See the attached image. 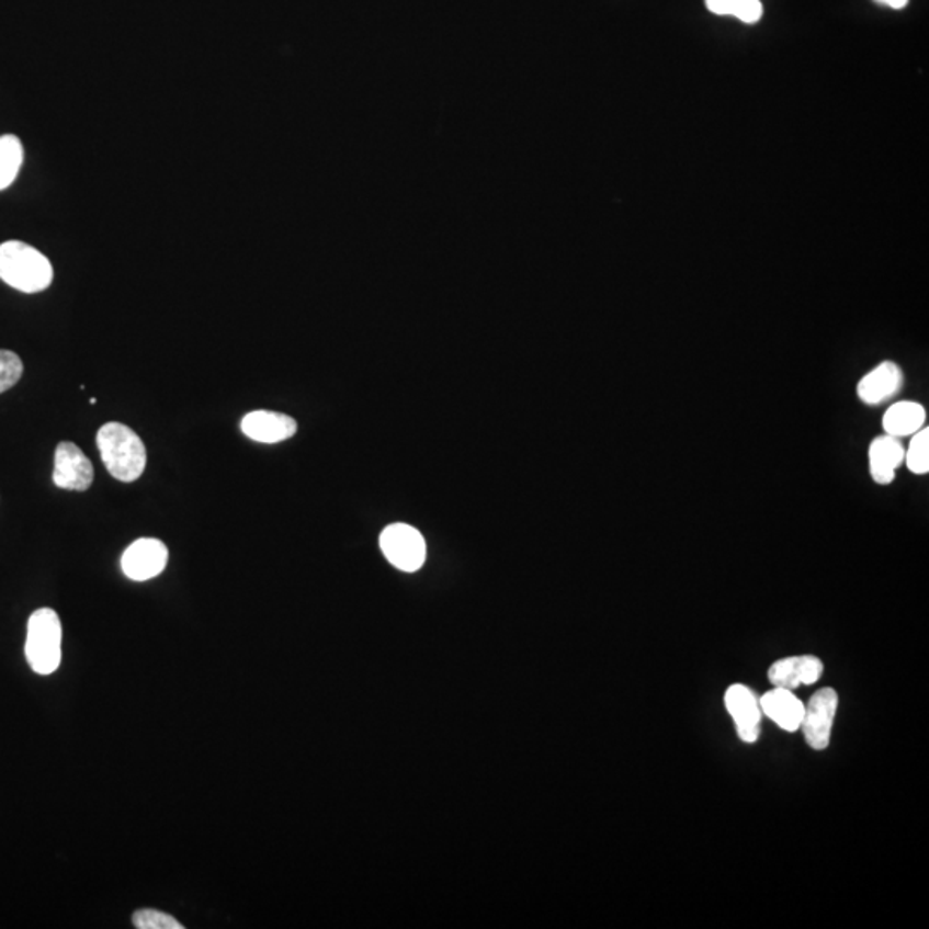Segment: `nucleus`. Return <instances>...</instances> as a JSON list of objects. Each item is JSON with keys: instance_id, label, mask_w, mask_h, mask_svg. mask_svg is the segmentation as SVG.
<instances>
[{"instance_id": "5", "label": "nucleus", "mask_w": 929, "mask_h": 929, "mask_svg": "<svg viewBox=\"0 0 929 929\" xmlns=\"http://www.w3.org/2000/svg\"><path fill=\"white\" fill-rule=\"evenodd\" d=\"M838 694L831 687L818 690L804 706L801 728L807 746L814 750H825L830 746L831 728L837 714Z\"/></svg>"}, {"instance_id": "3", "label": "nucleus", "mask_w": 929, "mask_h": 929, "mask_svg": "<svg viewBox=\"0 0 929 929\" xmlns=\"http://www.w3.org/2000/svg\"><path fill=\"white\" fill-rule=\"evenodd\" d=\"M63 626L59 616L50 608L36 610L30 616L26 635V659L30 668L38 675H50L59 668L63 658Z\"/></svg>"}, {"instance_id": "1", "label": "nucleus", "mask_w": 929, "mask_h": 929, "mask_svg": "<svg viewBox=\"0 0 929 929\" xmlns=\"http://www.w3.org/2000/svg\"><path fill=\"white\" fill-rule=\"evenodd\" d=\"M100 458L114 479L135 483L147 467V450L140 435L128 426L109 422L97 434Z\"/></svg>"}, {"instance_id": "13", "label": "nucleus", "mask_w": 929, "mask_h": 929, "mask_svg": "<svg viewBox=\"0 0 929 929\" xmlns=\"http://www.w3.org/2000/svg\"><path fill=\"white\" fill-rule=\"evenodd\" d=\"M904 458L906 450L898 443L897 438L886 434L874 439L870 447V471L874 483L882 486L894 483L895 472Z\"/></svg>"}, {"instance_id": "8", "label": "nucleus", "mask_w": 929, "mask_h": 929, "mask_svg": "<svg viewBox=\"0 0 929 929\" xmlns=\"http://www.w3.org/2000/svg\"><path fill=\"white\" fill-rule=\"evenodd\" d=\"M725 706L737 726L738 738L746 744L758 743L762 718L758 695L749 687L735 683L726 690Z\"/></svg>"}, {"instance_id": "17", "label": "nucleus", "mask_w": 929, "mask_h": 929, "mask_svg": "<svg viewBox=\"0 0 929 929\" xmlns=\"http://www.w3.org/2000/svg\"><path fill=\"white\" fill-rule=\"evenodd\" d=\"M907 467L913 474L926 475L929 472V429L922 427L921 431L913 434L909 450L906 451Z\"/></svg>"}, {"instance_id": "14", "label": "nucleus", "mask_w": 929, "mask_h": 929, "mask_svg": "<svg viewBox=\"0 0 929 929\" xmlns=\"http://www.w3.org/2000/svg\"><path fill=\"white\" fill-rule=\"evenodd\" d=\"M926 422V410L914 401L892 405L883 417V429L892 438H907L921 431Z\"/></svg>"}, {"instance_id": "11", "label": "nucleus", "mask_w": 929, "mask_h": 929, "mask_svg": "<svg viewBox=\"0 0 929 929\" xmlns=\"http://www.w3.org/2000/svg\"><path fill=\"white\" fill-rule=\"evenodd\" d=\"M762 714L773 720L782 730L794 734L801 728L804 718V704L794 694V690L778 689L774 687L759 699Z\"/></svg>"}, {"instance_id": "7", "label": "nucleus", "mask_w": 929, "mask_h": 929, "mask_svg": "<svg viewBox=\"0 0 929 929\" xmlns=\"http://www.w3.org/2000/svg\"><path fill=\"white\" fill-rule=\"evenodd\" d=\"M93 465L75 443H60L54 460V484L66 491H87L93 484Z\"/></svg>"}, {"instance_id": "15", "label": "nucleus", "mask_w": 929, "mask_h": 929, "mask_svg": "<svg viewBox=\"0 0 929 929\" xmlns=\"http://www.w3.org/2000/svg\"><path fill=\"white\" fill-rule=\"evenodd\" d=\"M23 144L14 135L0 138V192L11 186L23 166Z\"/></svg>"}, {"instance_id": "2", "label": "nucleus", "mask_w": 929, "mask_h": 929, "mask_svg": "<svg viewBox=\"0 0 929 929\" xmlns=\"http://www.w3.org/2000/svg\"><path fill=\"white\" fill-rule=\"evenodd\" d=\"M0 280L18 292L41 293L54 280L53 263L23 241L0 245Z\"/></svg>"}, {"instance_id": "4", "label": "nucleus", "mask_w": 929, "mask_h": 929, "mask_svg": "<svg viewBox=\"0 0 929 929\" xmlns=\"http://www.w3.org/2000/svg\"><path fill=\"white\" fill-rule=\"evenodd\" d=\"M381 550L393 567L417 571L426 562L427 547L422 534L407 523H393L381 534Z\"/></svg>"}, {"instance_id": "16", "label": "nucleus", "mask_w": 929, "mask_h": 929, "mask_svg": "<svg viewBox=\"0 0 929 929\" xmlns=\"http://www.w3.org/2000/svg\"><path fill=\"white\" fill-rule=\"evenodd\" d=\"M706 8L718 16H735L743 23L755 24L762 18L761 0H706Z\"/></svg>"}, {"instance_id": "18", "label": "nucleus", "mask_w": 929, "mask_h": 929, "mask_svg": "<svg viewBox=\"0 0 929 929\" xmlns=\"http://www.w3.org/2000/svg\"><path fill=\"white\" fill-rule=\"evenodd\" d=\"M23 375V362L12 351L0 350V393H5L20 383Z\"/></svg>"}, {"instance_id": "20", "label": "nucleus", "mask_w": 929, "mask_h": 929, "mask_svg": "<svg viewBox=\"0 0 929 929\" xmlns=\"http://www.w3.org/2000/svg\"><path fill=\"white\" fill-rule=\"evenodd\" d=\"M877 4H885L892 9H904L909 4V0H874Z\"/></svg>"}, {"instance_id": "6", "label": "nucleus", "mask_w": 929, "mask_h": 929, "mask_svg": "<svg viewBox=\"0 0 929 929\" xmlns=\"http://www.w3.org/2000/svg\"><path fill=\"white\" fill-rule=\"evenodd\" d=\"M168 547L159 539H138L124 551L121 568L128 579L136 582L154 579L168 565Z\"/></svg>"}, {"instance_id": "10", "label": "nucleus", "mask_w": 929, "mask_h": 929, "mask_svg": "<svg viewBox=\"0 0 929 929\" xmlns=\"http://www.w3.org/2000/svg\"><path fill=\"white\" fill-rule=\"evenodd\" d=\"M823 675L822 659L816 656H792L778 659L768 670V678L778 689L795 690L801 686H813Z\"/></svg>"}, {"instance_id": "9", "label": "nucleus", "mask_w": 929, "mask_h": 929, "mask_svg": "<svg viewBox=\"0 0 929 929\" xmlns=\"http://www.w3.org/2000/svg\"><path fill=\"white\" fill-rule=\"evenodd\" d=\"M241 431L257 443L274 444L293 438L298 431V423L277 411L256 410L241 420Z\"/></svg>"}, {"instance_id": "19", "label": "nucleus", "mask_w": 929, "mask_h": 929, "mask_svg": "<svg viewBox=\"0 0 929 929\" xmlns=\"http://www.w3.org/2000/svg\"><path fill=\"white\" fill-rule=\"evenodd\" d=\"M133 925L138 929H183L169 914L160 910L141 909L133 916Z\"/></svg>"}, {"instance_id": "12", "label": "nucleus", "mask_w": 929, "mask_h": 929, "mask_svg": "<svg viewBox=\"0 0 929 929\" xmlns=\"http://www.w3.org/2000/svg\"><path fill=\"white\" fill-rule=\"evenodd\" d=\"M902 384H904V374L900 367L894 362H883L862 377L858 386L859 399L862 404L874 407L897 395Z\"/></svg>"}]
</instances>
